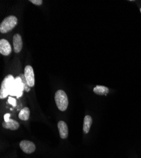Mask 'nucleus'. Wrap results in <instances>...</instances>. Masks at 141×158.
<instances>
[{
  "label": "nucleus",
  "instance_id": "obj_2",
  "mask_svg": "<svg viewBox=\"0 0 141 158\" xmlns=\"http://www.w3.org/2000/svg\"><path fill=\"white\" fill-rule=\"evenodd\" d=\"M15 78L12 75H8L2 81L0 90V98L2 99L7 97L10 93Z\"/></svg>",
  "mask_w": 141,
  "mask_h": 158
},
{
  "label": "nucleus",
  "instance_id": "obj_17",
  "mask_svg": "<svg viewBox=\"0 0 141 158\" xmlns=\"http://www.w3.org/2000/svg\"><path fill=\"white\" fill-rule=\"evenodd\" d=\"M10 114H9V113H6V114H5V116H4V120H5V122H8L9 120H10Z\"/></svg>",
  "mask_w": 141,
  "mask_h": 158
},
{
  "label": "nucleus",
  "instance_id": "obj_10",
  "mask_svg": "<svg viewBox=\"0 0 141 158\" xmlns=\"http://www.w3.org/2000/svg\"><path fill=\"white\" fill-rule=\"evenodd\" d=\"M2 126L4 128L6 129H9L11 130H16L19 128L20 124L19 122L14 120L10 119L8 122H4L2 123Z\"/></svg>",
  "mask_w": 141,
  "mask_h": 158
},
{
  "label": "nucleus",
  "instance_id": "obj_16",
  "mask_svg": "<svg viewBox=\"0 0 141 158\" xmlns=\"http://www.w3.org/2000/svg\"><path fill=\"white\" fill-rule=\"evenodd\" d=\"M8 102L10 104H11L12 106H16V100L14 98H9L8 99Z\"/></svg>",
  "mask_w": 141,
  "mask_h": 158
},
{
  "label": "nucleus",
  "instance_id": "obj_12",
  "mask_svg": "<svg viewBox=\"0 0 141 158\" xmlns=\"http://www.w3.org/2000/svg\"><path fill=\"white\" fill-rule=\"evenodd\" d=\"M93 92L97 95L106 96L109 93L110 90L107 87L103 85H96L94 88Z\"/></svg>",
  "mask_w": 141,
  "mask_h": 158
},
{
  "label": "nucleus",
  "instance_id": "obj_15",
  "mask_svg": "<svg viewBox=\"0 0 141 158\" xmlns=\"http://www.w3.org/2000/svg\"><path fill=\"white\" fill-rule=\"evenodd\" d=\"M29 2L33 3L34 5H35L37 6H41L43 3V0H30Z\"/></svg>",
  "mask_w": 141,
  "mask_h": 158
},
{
  "label": "nucleus",
  "instance_id": "obj_5",
  "mask_svg": "<svg viewBox=\"0 0 141 158\" xmlns=\"http://www.w3.org/2000/svg\"><path fill=\"white\" fill-rule=\"evenodd\" d=\"M24 75L27 82L30 87H32L35 85V77L33 68L30 65H27L24 69Z\"/></svg>",
  "mask_w": 141,
  "mask_h": 158
},
{
  "label": "nucleus",
  "instance_id": "obj_14",
  "mask_svg": "<svg viewBox=\"0 0 141 158\" xmlns=\"http://www.w3.org/2000/svg\"><path fill=\"white\" fill-rule=\"evenodd\" d=\"M19 77L21 78L22 81L23 82V87H24V90L26 91V92H29L31 90V88H30V87L29 86V85H28V84L27 82V81H26V79H25V75L23 74H20Z\"/></svg>",
  "mask_w": 141,
  "mask_h": 158
},
{
  "label": "nucleus",
  "instance_id": "obj_18",
  "mask_svg": "<svg viewBox=\"0 0 141 158\" xmlns=\"http://www.w3.org/2000/svg\"><path fill=\"white\" fill-rule=\"evenodd\" d=\"M140 13H141V8H140Z\"/></svg>",
  "mask_w": 141,
  "mask_h": 158
},
{
  "label": "nucleus",
  "instance_id": "obj_3",
  "mask_svg": "<svg viewBox=\"0 0 141 158\" xmlns=\"http://www.w3.org/2000/svg\"><path fill=\"white\" fill-rule=\"evenodd\" d=\"M18 23L17 18L15 16L6 17L0 24V32L3 34L7 33L14 29Z\"/></svg>",
  "mask_w": 141,
  "mask_h": 158
},
{
  "label": "nucleus",
  "instance_id": "obj_11",
  "mask_svg": "<svg viewBox=\"0 0 141 158\" xmlns=\"http://www.w3.org/2000/svg\"><path fill=\"white\" fill-rule=\"evenodd\" d=\"M93 123V118L90 115H86L84 117L83 123V131L84 134H88Z\"/></svg>",
  "mask_w": 141,
  "mask_h": 158
},
{
  "label": "nucleus",
  "instance_id": "obj_8",
  "mask_svg": "<svg viewBox=\"0 0 141 158\" xmlns=\"http://www.w3.org/2000/svg\"><path fill=\"white\" fill-rule=\"evenodd\" d=\"M58 128L61 139H67L68 136V128L67 123L63 121H60L58 123Z\"/></svg>",
  "mask_w": 141,
  "mask_h": 158
},
{
  "label": "nucleus",
  "instance_id": "obj_4",
  "mask_svg": "<svg viewBox=\"0 0 141 158\" xmlns=\"http://www.w3.org/2000/svg\"><path fill=\"white\" fill-rule=\"evenodd\" d=\"M23 90H24L23 84L21 78L18 76L15 78V80L13 84L11 89L10 90V95L11 96H16L18 98L22 96Z\"/></svg>",
  "mask_w": 141,
  "mask_h": 158
},
{
  "label": "nucleus",
  "instance_id": "obj_7",
  "mask_svg": "<svg viewBox=\"0 0 141 158\" xmlns=\"http://www.w3.org/2000/svg\"><path fill=\"white\" fill-rule=\"evenodd\" d=\"M11 52V47L10 43L5 39L0 40V53L3 56H8Z\"/></svg>",
  "mask_w": 141,
  "mask_h": 158
},
{
  "label": "nucleus",
  "instance_id": "obj_9",
  "mask_svg": "<svg viewBox=\"0 0 141 158\" xmlns=\"http://www.w3.org/2000/svg\"><path fill=\"white\" fill-rule=\"evenodd\" d=\"M13 44H14L15 52L19 53L21 51L23 46V43L22 37L19 34H15L13 37Z\"/></svg>",
  "mask_w": 141,
  "mask_h": 158
},
{
  "label": "nucleus",
  "instance_id": "obj_1",
  "mask_svg": "<svg viewBox=\"0 0 141 158\" xmlns=\"http://www.w3.org/2000/svg\"><path fill=\"white\" fill-rule=\"evenodd\" d=\"M55 100L57 108L61 111L67 110L68 106V99L67 94L63 90H58L55 95Z\"/></svg>",
  "mask_w": 141,
  "mask_h": 158
},
{
  "label": "nucleus",
  "instance_id": "obj_13",
  "mask_svg": "<svg viewBox=\"0 0 141 158\" xmlns=\"http://www.w3.org/2000/svg\"><path fill=\"white\" fill-rule=\"evenodd\" d=\"M30 116V110L27 107H25L23 108L19 113V118L21 120L27 121L29 119Z\"/></svg>",
  "mask_w": 141,
  "mask_h": 158
},
{
  "label": "nucleus",
  "instance_id": "obj_6",
  "mask_svg": "<svg viewBox=\"0 0 141 158\" xmlns=\"http://www.w3.org/2000/svg\"><path fill=\"white\" fill-rule=\"evenodd\" d=\"M19 146L22 151L26 154H32L35 151V144L29 140H22L20 142Z\"/></svg>",
  "mask_w": 141,
  "mask_h": 158
}]
</instances>
